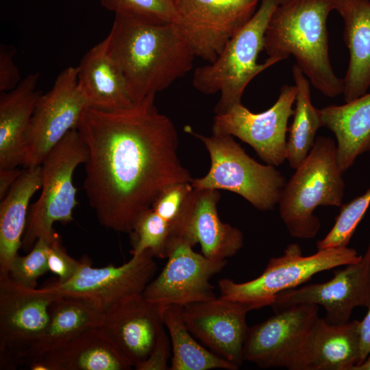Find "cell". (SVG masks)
<instances>
[{
  "instance_id": "cell-36",
  "label": "cell",
  "mask_w": 370,
  "mask_h": 370,
  "mask_svg": "<svg viewBox=\"0 0 370 370\" xmlns=\"http://www.w3.org/2000/svg\"><path fill=\"white\" fill-rule=\"evenodd\" d=\"M15 53L14 47L0 46V92L14 89L21 80L18 69L14 61Z\"/></svg>"
},
{
  "instance_id": "cell-5",
  "label": "cell",
  "mask_w": 370,
  "mask_h": 370,
  "mask_svg": "<svg viewBox=\"0 0 370 370\" xmlns=\"http://www.w3.org/2000/svg\"><path fill=\"white\" fill-rule=\"evenodd\" d=\"M280 0H261L253 16L229 40L211 62L195 69L193 86L206 95L219 92L215 114L223 112L241 103L249 82L259 73L278 62L268 58L263 63L257 60L264 49L265 31L270 17Z\"/></svg>"
},
{
  "instance_id": "cell-15",
  "label": "cell",
  "mask_w": 370,
  "mask_h": 370,
  "mask_svg": "<svg viewBox=\"0 0 370 370\" xmlns=\"http://www.w3.org/2000/svg\"><path fill=\"white\" fill-rule=\"evenodd\" d=\"M334 270L326 282L310 284L280 293L271 306L275 312L301 304H316L325 310V321L334 325L349 321L356 307H370V239L361 259Z\"/></svg>"
},
{
  "instance_id": "cell-11",
  "label": "cell",
  "mask_w": 370,
  "mask_h": 370,
  "mask_svg": "<svg viewBox=\"0 0 370 370\" xmlns=\"http://www.w3.org/2000/svg\"><path fill=\"white\" fill-rule=\"evenodd\" d=\"M258 5V0H175L172 23L195 57L211 63Z\"/></svg>"
},
{
  "instance_id": "cell-12",
  "label": "cell",
  "mask_w": 370,
  "mask_h": 370,
  "mask_svg": "<svg viewBox=\"0 0 370 370\" xmlns=\"http://www.w3.org/2000/svg\"><path fill=\"white\" fill-rule=\"evenodd\" d=\"M87 108V101L78 85L77 67L65 68L36 103L25 135L23 166L41 165L66 134L77 129Z\"/></svg>"
},
{
  "instance_id": "cell-4",
  "label": "cell",
  "mask_w": 370,
  "mask_h": 370,
  "mask_svg": "<svg viewBox=\"0 0 370 370\" xmlns=\"http://www.w3.org/2000/svg\"><path fill=\"white\" fill-rule=\"evenodd\" d=\"M342 175L336 143L331 138L317 137L308 155L286 184L278 203L280 217L293 237L314 238L321 227L314 210L319 206L342 205Z\"/></svg>"
},
{
  "instance_id": "cell-21",
  "label": "cell",
  "mask_w": 370,
  "mask_h": 370,
  "mask_svg": "<svg viewBox=\"0 0 370 370\" xmlns=\"http://www.w3.org/2000/svg\"><path fill=\"white\" fill-rule=\"evenodd\" d=\"M220 191L194 189L191 217L186 243L193 247L199 243L201 254L215 261H224L235 256L243 247L244 236L237 227L219 218L217 204Z\"/></svg>"
},
{
  "instance_id": "cell-10",
  "label": "cell",
  "mask_w": 370,
  "mask_h": 370,
  "mask_svg": "<svg viewBox=\"0 0 370 370\" xmlns=\"http://www.w3.org/2000/svg\"><path fill=\"white\" fill-rule=\"evenodd\" d=\"M42 288L27 289L0 276V369H15L44 332L49 306L58 297Z\"/></svg>"
},
{
  "instance_id": "cell-16",
  "label": "cell",
  "mask_w": 370,
  "mask_h": 370,
  "mask_svg": "<svg viewBox=\"0 0 370 370\" xmlns=\"http://www.w3.org/2000/svg\"><path fill=\"white\" fill-rule=\"evenodd\" d=\"M227 260L215 261L182 243L168 257L159 275L146 286L144 297L162 309L183 307L216 297L210 279L220 273Z\"/></svg>"
},
{
  "instance_id": "cell-9",
  "label": "cell",
  "mask_w": 370,
  "mask_h": 370,
  "mask_svg": "<svg viewBox=\"0 0 370 370\" xmlns=\"http://www.w3.org/2000/svg\"><path fill=\"white\" fill-rule=\"evenodd\" d=\"M154 258L146 250L132 255L121 266L110 264L96 268L85 256L69 280L64 283L51 281L41 288L56 295L84 300L104 314L123 300L143 294L157 271Z\"/></svg>"
},
{
  "instance_id": "cell-27",
  "label": "cell",
  "mask_w": 370,
  "mask_h": 370,
  "mask_svg": "<svg viewBox=\"0 0 370 370\" xmlns=\"http://www.w3.org/2000/svg\"><path fill=\"white\" fill-rule=\"evenodd\" d=\"M103 313L90 303L59 295L49 306L48 323L30 350L25 364L64 345L81 333L101 324Z\"/></svg>"
},
{
  "instance_id": "cell-32",
  "label": "cell",
  "mask_w": 370,
  "mask_h": 370,
  "mask_svg": "<svg viewBox=\"0 0 370 370\" xmlns=\"http://www.w3.org/2000/svg\"><path fill=\"white\" fill-rule=\"evenodd\" d=\"M369 204L370 188L363 195L342 204L330 231L317 242V250L347 247Z\"/></svg>"
},
{
  "instance_id": "cell-20",
  "label": "cell",
  "mask_w": 370,
  "mask_h": 370,
  "mask_svg": "<svg viewBox=\"0 0 370 370\" xmlns=\"http://www.w3.org/2000/svg\"><path fill=\"white\" fill-rule=\"evenodd\" d=\"M38 73L28 74L12 90L0 94V170L23 165L25 135L36 103Z\"/></svg>"
},
{
  "instance_id": "cell-7",
  "label": "cell",
  "mask_w": 370,
  "mask_h": 370,
  "mask_svg": "<svg viewBox=\"0 0 370 370\" xmlns=\"http://www.w3.org/2000/svg\"><path fill=\"white\" fill-rule=\"evenodd\" d=\"M361 258L348 247L320 249L305 256L298 244H289L282 256L269 260L256 278L241 283L220 280V297L245 304L251 310L271 306L280 293L296 288L318 273L356 263Z\"/></svg>"
},
{
  "instance_id": "cell-8",
  "label": "cell",
  "mask_w": 370,
  "mask_h": 370,
  "mask_svg": "<svg viewBox=\"0 0 370 370\" xmlns=\"http://www.w3.org/2000/svg\"><path fill=\"white\" fill-rule=\"evenodd\" d=\"M87 148L77 129L71 130L51 150L41 164V193L29 209L22 247L30 251L40 236H52L53 224L73 220L77 202L73 183L77 166L87 160Z\"/></svg>"
},
{
  "instance_id": "cell-25",
  "label": "cell",
  "mask_w": 370,
  "mask_h": 370,
  "mask_svg": "<svg viewBox=\"0 0 370 370\" xmlns=\"http://www.w3.org/2000/svg\"><path fill=\"white\" fill-rule=\"evenodd\" d=\"M319 112L321 127L336 136L338 164L343 173L360 155L370 151V93Z\"/></svg>"
},
{
  "instance_id": "cell-17",
  "label": "cell",
  "mask_w": 370,
  "mask_h": 370,
  "mask_svg": "<svg viewBox=\"0 0 370 370\" xmlns=\"http://www.w3.org/2000/svg\"><path fill=\"white\" fill-rule=\"evenodd\" d=\"M245 304L219 297L181 308L184 322L193 335L209 350L238 368L249 327Z\"/></svg>"
},
{
  "instance_id": "cell-23",
  "label": "cell",
  "mask_w": 370,
  "mask_h": 370,
  "mask_svg": "<svg viewBox=\"0 0 370 370\" xmlns=\"http://www.w3.org/2000/svg\"><path fill=\"white\" fill-rule=\"evenodd\" d=\"M334 10L344 23L343 38L349 58L343 79L345 102L370 87V0H334Z\"/></svg>"
},
{
  "instance_id": "cell-6",
  "label": "cell",
  "mask_w": 370,
  "mask_h": 370,
  "mask_svg": "<svg viewBox=\"0 0 370 370\" xmlns=\"http://www.w3.org/2000/svg\"><path fill=\"white\" fill-rule=\"evenodd\" d=\"M207 149L210 166L206 175L193 179L195 190L213 189L239 195L259 210L274 208L286 185L285 177L274 166L262 164L249 156L234 136H207L187 130Z\"/></svg>"
},
{
  "instance_id": "cell-24",
  "label": "cell",
  "mask_w": 370,
  "mask_h": 370,
  "mask_svg": "<svg viewBox=\"0 0 370 370\" xmlns=\"http://www.w3.org/2000/svg\"><path fill=\"white\" fill-rule=\"evenodd\" d=\"M32 370H127L123 358L100 327L89 329L28 365Z\"/></svg>"
},
{
  "instance_id": "cell-30",
  "label": "cell",
  "mask_w": 370,
  "mask_h": 370,
  "mask_svg": "<svg viewBox=\"0 0 370 370\" xmlns=\"http://www.w3.org/2000/svg\"><path fill=\"white\" fill-rule=\"evenodd\" d=\"M130 234L132 255L149 250L156 258H168L177 246L169 224L151 207L140 215Z\"/></svg>"
},
{
  "instance_id": "cell-18",
  "label": "cell",
  "mask_w": 370,
  "mask_h": 370,
  "mask_svg": "<svg viewBox=\"0 0 370 370\" xmlns=\"http://www.w3.org/2000/svg\"><path fill=\"white\" fill-rule=\"evenodd\" d=\"M99 327L135 368L148 357L164 327L163 309L146 299L143 294L132 296L104 312Z\"/></svg>"
},
{
  "instance_id": "cell-3",
  "label": "cell",
  "mask_w": 370,
  "mask_h": 370,
  "mask_svg": "<svg viewBox=\"0 0 370 370\" xmlns=\"http://www.w3.org/2000/svg\"><path fill=\"white\" fill-rule=\"evenodd\" d=\"M334 0H280L269 21L264 49L280 62L293 56L312 85L328 97L343 91L329 55L327 18Z\"/></svg>"
},
{
  "instance_id": "cell-29",
  "label": "cell",
  "mask_w": 370,
  "mask_h": 370,
  "mask_svg": "<svg viewBox=\"0 0 370 370\" xmlns=\"http://www.w3.org/2000/svg\"><path fill=\"white\" fill-rule=\"evenodd\" d=\"M292 72L297 95L293 120L286 141V159L289 166L296 169L313 147L321 124L319 109L311 101L309 79L297 64L293 66Z\"/></svg>"
},
{
  "instance_id": "cell-2",
  "label": "cell",
  "mask_w": 370,
  "mask_h": 370,
  "mask_svg": "<svg viewBox=\"0 0 370 370\" xmlns=\"http://www.w3.org/2000/svg\"><path fill=\"white\" fill-rule=\"evenodd\" d=\"M103 40L134 103L184 77L195 58L172 22L157 23L116 14Z\"/></svg>"
},
{
  "instance_id": "cell-26",
  "label": "cell",
  "mask_w": 370,
  "mask_h": 370,
  "mask_svg": "<svg viewBox=\"0 0 370 370\" xmlns=\"http://www.w3.org/2000/svg\"><path fill=\"white\" fill-rule=\"evenodd\" d=\"M42 184L41 165L23 169L0 204V276L6 275L22 247L29 203Z\"/></svg>"
},
{
  "instance_id": "cell-38",
  "label": "cell",
  "mask_w": 370,
  "mask_h": 370,
  "mask_svg": "<svg viewBox=\"0 0 370 370\" xmlns=\"http://www.w3.org/2000/svg\"><path fill=\"white\" fill-rule=\"evenodd\" d=\"M23 170L16 168L0 170V198L4 197Z\"/></svg>"
},
{
  "instance_id": "cell-31",
  "label": "cell",
  "mask_w": 370,
  "mask_h": 370,
  "mask_svg": "<svg viewBox=\"0 0 370 370\" xmlns=\"http://www.w3.org/2000/svg\"><path fill=\"white\" fill-rule=\"evenodd\" d=\"M56 234L39 237L27 254H17L11 262L6 275L21 287L36 288L38 278L49 271V249Z\"/></svg>"
},
{
  "instance_id": "cell-34",
  "label": "cell",
  "mask_w": 370,
  "mask_h": 370,
  "mask_svg": "<svg viewBox=\"0 0 370 370\" xmlns=\"http://www.w3.org/2000/svg\"><path fill=\"white\" fill-rule=\"evenodd\" d=\"M47 262L49 271L57 275L58 282L64 283L77 271L82 259L76 260L68 254L57 234L51 243Z\"/></svg>"
},
{
  "instance_id": "cell-28",
  "label": "cell",
  "mask_w": 370,
  "mask_h": 370,
  "mask_svg": "<svg viewBox=\"0 0 370 370\" xmlns=\"http://www.w3.org/2000/svg\"><path fill=\"white\" fill-rule=\"evenodd\" d=\"M181 308L171 306L163 309L164 325L172 349L169 370L238 369L195 340L182 319Z\"/></svg>"
},
{
  "instance_id": "cell-39",
  "label": "cell",
  "mask_w": 370,
  "mask_h": 370,
  "mask_svg": "<svg viewBox=\"0 0 370 370\" xmlns=\"http://www.w3.org/2000/svg\"><path fill=\"white\" fill-rule=\"evenodd\" d=\"M351 370H370V354L362 363L353 367Z\"/></svg>"
},
{
  "instance_id": "cell-14",
  "label": "cell",
  "mask_w": 370,
  "mask_h": 370,
  "mask_svg": "<svg viewBox=\"0 0 370 370\" xmlns=\"http://www.w3.org/2000/svg\"><path fill=\"white\" fill-rule=\"evenodd\" d=\"M319 306L301 304L280 311L248 330L243 360L260 368L298 370L307 336L319 319Z\"/></svg>"
},
{
  "instance_id": "cell-19",
  "label": "cell",
  "mask_w": 370,
  "mask_h": 370,
  "mask_svg": "<svg viewBox=\"0 0 370 370\" xmlns=\"http://www.w3.org/2000/svg\"><path fill=\"white\" fill-rule=\"evenodd\" d=\"M360 321L334 325L319 318L303 347L298 370H351L359 364Z\"/></svg>"
},
{
  "instance_id": "cell-22",
  "label": "cell",
  "mask_w": 370,
  "mask_h": 370,
  "mask_svg": "<svg viewBox=\"0 0 370 370\" xmlns=\"http://www.w3.org/2000/svg\"><path fill=\"white\" fill-rule=\"evenodd\" d=\"M77 67V82L88 108L115 111L134 102L125 78L107 51L104 40L90 48Z\"/></svg>"
},
{
  "instance_id": "cell-37",
  "label": "cell",
  "mask_w": 370,
  "mask_h": 370,
  "mask_svg": "<svg viewBox=\"0 0 370 370\" xmlns=\"http://www.w3.org/2000/svg\"><path fill=\"white\" fill-rule=\"evenodd\" d=\"M368 309V312L360 321L361 348L359 364L370 354V307Z\"/></svg>"
},
{
  "instance_id": "cell-33",
  "label": "cell",
  "mask_w": 370,
  "mask_h": 370,
  "mask_svg": "<svg viewBox=\"0 0 370 370\" xmlns=\"http://www.w3.org/2000/svg\"><path fill=\"white\" fill-rule=\"evenodd\" d=\"M106 10L145 21L171 23L175 16V0H99Z\"/></svg>"
},
{
  "instance_id": "cell-13",
  "label": "cell",
  "mask_w": 370,
  "mask_h": 370,
  "mask_svg": "<svg viewBox=\"0 0 370 370\" xmlns=\"http://www.w3.org/2000/svg\"><path fill=\"white\" fill-rule=\"evenodd\" d=\"M297 87L283 85L275 103L268 110L254 113L242 103L215 114L212 134L235 136L250 145L266 164L274 166L286 159L288 121L293 115Z\"/></svg>"
},
{
  "instance_id": "cell-35",
  "label": "cell",
  "mask_w": 370,
  "mask_h": 370,
  "mask_svg": "<svg viewBox=\"0 0 370 370\" xmlns=\"http://www.w3.org/2000/svg\"><path fill=\"white\" fill-rule=\"evenodd\" d=\"M172 356L171 341L164 327L148 357L135 367L136 370H169Z\"/></svg>"
},
{
  "instance_id": "cell-1",
  "label": "cell",
  "mask_w": 370,
  "mask_h": 370,
  "mask_svg": "<svg viewBox=\"0 0 370 370\" xmlns=\"http://www.w3.org/2000/svg\"><path fill=\"white\" fill-rule=\"evenodd\" d=\"M155 95L115 111L87 108L77 130L88 151L84 188L99 223L130 233L168 186L191 182L178 154V134Z\"/></svg>"
}]
</instances>
